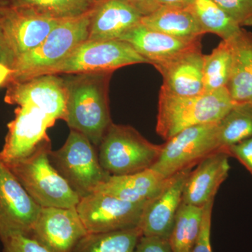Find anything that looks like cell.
I'll list each match as a JSON object with an SVG mask.
<instances>
[{"label":"cell","instance_id":"cell-1","mask_svg":"<svg viewBox=\"0 0 252 252\" xmlns=\"http://www.w3.org/2000/svg\"><path fill=\"white\" fill-rule=\"evenodd\" d=\"M112 72L66 74L67 92L64 122L70 130L85 135L99 147L112 124L109 112L108 89Z\"/></svg>","mask_w":252,"mask_h":252},{"label":"cell","instance_id":"cell-2","mask_svg":"<svg viewBox=\"0 0 252 252\" xmlns=\"http://www.w3.org/2000/svg\"><path fill=\"white\" fill-rule=\"evenodd\" d=\"M235 105L227 88L192 96L176 95L160 89L157 132L170 140L189 127L220 122Z\"/></svg>","mask_w":252,"mask_h":252},{"label":"cell","instance_id":"cell-3","mask_svg":"<svg viewBox=\"0 0 252 252\" xmlns=\"http://www.w3.org/2000/svg\"><path fill=\"white\" fill-rule=\"evenodd\" d=\"M51 151V140L48 138L29 157L6 165L41 207H76L80 197L53 166L49 159Z\"/></svg>","mask_w":252,"mask_h":252},{"label":"cell","instance_id":"cell-4","mask_svg":"<svg viewBox=\"0 0 252 252\" xmlns=\"http://www.w3.org/2000/svg\"><path fill=\"white\" fill-rule=\"evenodd\" d=\"M98 158L102 168L110 176L130 175L153 166L161 152L135 128L112 124L99 145Z\"/></svg>","mask_w":252,"mask_h":252},{"label":"cell","instance_id":"cell-5","mask_svg":"<svg viewBox=\"0 0 252 252\" xmlns=\"http://www.w3.org/2000/svg\"><path fill=\"white\" fill-rule=\"evenodd\" d=\"M142 63L149 62L126 41L87 39L59 63L34 73L28 79L49 74L113 72L119 68Z\"/></svg>","mask_w":252,"mask_h":252},{"label":"cell","instance_id":"cell-6","mask_svg":"<svg viewBox=\"0 0 252 252\" xmlns=\"http://www.w3.org/2000/svg\"><path fill=\"white\" fill-rule=\"evenodd\" d=\"M92 9L82 16L63 20L37 47L15 60L11 68L14 72L7 84L26 80L34 73L54 65L87 40Z\"/></svg>","mask_w":252,"mask_h":252},{"label":"cell","instance_id":"cell-7","mask_svg":"<svg viewBox=\"0 0 252 252\" xmlns=\"http://www.w3.org/2000/svg\"><path fill=\"white\" fill-rule=\"evenodd\" d=\"M95 147L85 135L70 130L63 147L49 154L53 166L80 198L94 193L110 177L101 166Z\"/></svg>","mask_w":252,"mask_h":252},{"label":"cell","instance_id":"cell-8","mask_svg":"<svg viewBox=\"0 0 252 252\" xmlns=\"http://www.w3.org/2000/svg\"><path fill=\"white\" fill-rule=\"evenodd\" d=\"M219 123L189 127L181 131L162 145L161 152L151 168L165 179L220 149Z\"/></svg>","mask_w":252,"mask_h":252},{"label":"cell","instance_id":"cell-9","mask_svg":"<svg viewBox=\"0 0 252 252\" xmlns=\"http://www.w3.org/2000/svg\"><path fill=\"white\" fill-rule=\"evenodd\" d=\"M147 203H131L94 191L81 198L76 209L89 234L103 233L138 227Z\"/></svg>","mask_w":252,"mask_h":252},{"label":"cell","instance_id":"cell-10","mask_svg":"<svg viewBox=\"0 0 252 252\" xmlns=\"http://www.w3.org/2000/svg\"><path fill=\"white\" fill-rule=\"evenodd\" d=\"M6 86V103L36 107L55 123L64 120L67 92L63 77L56 74L39 76L10 82Z\"/></svg>","mask_w":252,"mask_h":252},{"label":"cell","instance_id":"cell-11","mask_svg":"<svg viewBox=\"0 0 252 252\" xmlns=\"http://www.w3.org/2000/svg\"><path fill=\"white\" fill-rule=\"evenodd\" d=\"M14 119L8 124L7 135L0 159L5 164L19 161L31 156L43 141L49 138L47 129L54 122L36 107L18 106Z\"/></svg>","mask_w":252,"mask_h":252},{"label":"cell","instance_id":"cell-12","mask_svg":"<svg viewBox=\"0 0 252 252\" xmlns=\"http://www.w3.org/2000/svg\"><path fill=\"white\" fill-rule=\"evenodd\" d=\"M87 234L76 207H41L29 236L50 252H72Z\"/></svg>","mask_w":252,"mask_h":252},{"label":"cell","instance_id":"cell-13","mask_svg":"<svg viewBox=\"0 0 252 252\" xmlns=\"http://www.w3.org/2000/svg\"><path fill=\"white\" fill-rule=\"evenodd\" d=\"M41 208L0 159V235L9 231L29 235Z\"/></svg>","mask_w":252,"mask_h":252},{"label":"cell","instance_id":"cell-14","mask_svg":"<svg viewBox=\"0 0 252 252\" xmlns=\"http://www.w3.org/2000/svg\"><path fill=\"white\" fill-rule=\"evenodd\" d=\"M194 167H187L168 178L162 190L146 204L138 225L142 235L169 240L182 203L186 182Z\"/></svg>","mask_w":252,"mask_h":252},{"label":"cell","instance_id":"cell-15","mask_svg":"<svg viewBox=\"0 0 252 252\" xmlns=\"http://www.w3.org/2000/svg\"><path fill=\"white\" fill-rule=\"evenodd\" d=\"M229 158L224 150L220 149L202 159L189 174L182 203L203 207L215 200L220 185L228 177Z\"/></svg>","mask_w":252,"mask_h":252},{"label":"cell","instance_id":"cell-16","mask_svg":"<svg viewBox=\"0 0 252 252\" xmlns=\"http://www.w3.org/2000/svg\"><path fill=\"white\" fill-rule=\"evenodd\" d=\"M63 20L39 17L9 8L0 17V26L16 59L35 49Z\"/></svg>","mask_w":252,"mask_h":252},{"label":"cell","instance_id":"cell-17","mask_svg":"<svg viewBox=\"0 0 252 252\" xmlns=\"http://www.w3.org/2000/svg\"><path fill=\"white\" fill-rule=\"evenodd\" d=\"M204 55L201 47L187 51L165 62L154 64L161 74V89L176 95L203 94Z\"/></svg>","mask_w":252,"mask_h":252},{"label":"cell","instance_id":"cell-18","mask_svg":"<svg viewBox=\"0 0 252 252\" xmlns=\"http://www.w3.org/2000/svg\"><path fill=\"white\" fill-rule=\"evenodd\" d=\"M142 18L140 13L123 0H99L92 9L88 39H119L140 24Z\"/></svg>","mask_w":252,"mask_h":252},{"label":"cell","instance_id":"cell-19","mask_svg":"<svg viewBox=\"0 0 252 252\" xmlns=\"http://www.w3.org/2000/svg\"><path fill=\"white\" fill-rule=\"evenodd\" d=\"M119 40L128 43L153 65L170 61L190 50L201 47L200 40H183L154 31L141 23L127 32Z\"/></svg>","mask_w":252,"mask_h":252},{"label":"cell","instance_id":"cell-20","mask_svg":"<svg viewBox=\"0 0 252 252\" xmlns=\"http://www.w3.org/2000/svg\"><path fill=\"white\" fill-rule=\"evenodd\" d=\"M167 180L149 168L130 175L110 176L94 191L131 203H147L162 190Z\"/></svg>","mask_w":252,"mask_h":252},{"label":"cell","instance_id":"cell-21","mask_svg":"<svg viewBox=\"0 0 252 252\" xmlns=\"http://www.w3.org/2000/svg\"><path fill=\"white\" fill-rule=\"evenodd\" d=\"M228 41L233 62L227 90L235 104L252 106V33L242 29Z\"/></svg>","mask_w":252,"mask_h":252},{"label":"cell","instance_id":"cell-22","mask_svg":"<svg viewBox=\"0 0 252 252\" xmlns=\"http://www.w3.org/2000/svg\"><path fill=\"white\" fill-rule=\"evenodd\" d=\"M141 23L154 31L183 40H201L205 34L190 8L160 7L152 14L143 16Z\"/></svg>","mask_w":252,"mask_h":252},{"label":"cell","instance_id":"cell-23","mask_svg":"<svg viewBox=\"0 0 252 252\" xmlns=\"http://www.w3.org/2000/svg\"><path fill=\"white\" fill-rule=\"evenodd\" d=\"M9 7L39 17L64 20L82 16L94 8V0H8Z\"/></svg>","mask_w":252,"mask_h":252},{"label":"cell","instance_id":"cell-24","mask_svg":"<svg viewBox=\"0 0 252 252\" xmlns=\"http://www.w3.org/2000/svg\"><path fill=\"white\" fill-rule=\"evenodd\" d=\"M203 207L182 203L176 215L169 243L172 252H190L200 233Z\"/></svg>","mask_w":252,"mask_h":252},{"label":"cell","instance_id":"cell-25","mask_svg":"<svg viewBox=\"0 0 252 252\" xmlns=\"http://www.w3.org/2000/svg\"><path fill=\"white\" fill-rule=\"evenodd\" d=\"M142 236L138 227L84 237L72 252H134Z\"/></svg>","mask_w":252,"mask_h":252},{"label":"cell","instance_id":"cell-26","mask_svg":"<svg viewBox=\"0 0 252 252\" xmlns=\"http://www.w3.org/2000/svg\"><path fill=\"white\" fill-rule=\"evenodd\" d=\"M205 34L212 33L228 40L242 31L229 15L212 0H195L190 7Z\"/></svg>","mask_w":252,"mask_h":252},{"label":"cell","instance_id":"cell-27","mask_svg":"<svg viewBox=\"0 0 252 252\" xmlns=\"http://www.w3.org/2000/svg\"><path fill=\"white\" fill-rule=\"evenodd\" d=\"M232 62L231 47L228 40H222L211 54L204 55V91L209 92L226 88Z\"/></svg>","mask_w":252,"mask_h":252},{"label":"cell","instance_id":"cell-28","mask_svg":"<svg viewBox=\"0 0 252 252\" xmlns=\"http://www.w3.org/2000/svg\"><path fill=\"white\" fill-rule=\"evenodd\" d=\"M252 137V106L235 104L219 123L220 149Z\"/></svg>","mask_w":252,"mask_h":252},{"label":"cell","instance_id":"cell-29","mask_svg":"<svg viewBox=\"0 0 252 252\" xmlns=\"http://www.w3.org/2000/svg\"><path fill=\"white\" fill-rule=\"evenodd\" d=\"M4 252H50L29 235L9 231L0 235Z\"/></svg>","mask_w":252,"mask_h":252},{"label":"cell","instance_id":"cell-30","mask_svg":"<svg viewBox=\"0 0 252 252\" xmlns=\"http://www.w3.org/2000/svg\"><path fill=\"white\" fill-rule=\"evenodd\" d=\"M238 23L252 26V0H212Z\"/></svg>","mask_w":252,"mask_h":252},{"label":"cell","instance_id":"cell-31","mask_svg":"<svg viewBox=\"0 0 252 252\" xmlns=\"http://www.w3.org/2000/svg\"><path fill=\"white\" fill-rule=\"evenodd\" d=\"M214 201L210 200L203 206V220L198 238L190 252H212L211 227Z\"/></svg>","mask_w":252,"mask_h":252},{"label":"cell","instance_id":"cell-32","mask_svg":"<svg viewBox=\"0 0 252 252\" xmlns=\"http://www.w3.org/2000/svg\"><path fill=\"white\" fill-rule=\"evenodd\" d=\"M224 150L230 157L236 158L252 175V137L234 145L227 147Z\"/></svg>","mask_w":252,"mask_h":252},{"label":"cell","instance_id":"cell-33","mask_svg":"<svg viewBox=\"0 0 252 252\" xmlns=\"http://www.w3.org/2000/svg\"><path fill=\"white\" fill-rule=\"evenodd\" d=\"M134 252H172L168 240L157 237H140Z\"/></svg>","mask_w":252,"mask_h":252},{"label":"cell","instance_id":"cell-34","mask_svg":"<svg viewBox=\"0 0 252 252\" xmlns=\"http://www.w3.org/2000/svg\"><path fill=\"white\" fill-rule=\"evenodd\" d=\"M143 16H148L159 9L157 0H123Z\"/></svg>","mask_w":252,"mask_h":252},{"label":"cell","instance_id":"cell-35","mask_svg":"<svg viewBox=\"0 0 252 252\" xmlns=\"http://www.w3.org/2000/svg\"><path fill=\"white\" fill-rule=\"evenodd\" d=\"M16 57L11 49L0 26V63L12 68Z\"/></svg>","mask_w":252,"mask_h":252},{"label":"cell","instance_id":"cell-36","mask_svg":"<svg viewBox=\"0 0 252 252\" xmlns=\"http://www.w3.org/2000/svg\"><path fill=\"white\" fill-rule=\"evenodd\" d=\"M159 8L170 7L189 9L195 0H157Z\"/></svg>","mask_w":252,"mask_h":252},{"label":"cell","instance_id":"cell-37","mask_svg":"<svg viewBox=\"0 0 252 252\" xmlns=\"http://www.w3.org/2000/svg\"><path fill=\"white\" fill-rule=\"evenodd\" d=\"M13 72L14 71L9 66L0 63V87L7 84Z\"/></svg>","mask_w":252,"mask_h":252},{"label":"cell","instance_id":"cell-38","mask_svg":"<svg viewBox=\"0 0 252 252\" xmlns=\"http://www.w3.org/2000/svg\"><path fill=\"white\" fill-rule=\"evenodd\" d=\"M9 2L8 0H0V17L6 11V10L9 9Z\"/></svg>","mask_w":252,"mask_h":252},{"label":"cell","instance_id":"cell-39","mask_svg":"<svg viewBox=\"0 0 252 252\" xmlns=\"http://www.w3.org/2000/svg\"><path fill=\"white\" fill-rule=\"evenodd\" d=\"M95 1H99V0H94Z\"/></svg>","mask_w":252,"mask_h":252}]
</instances>
